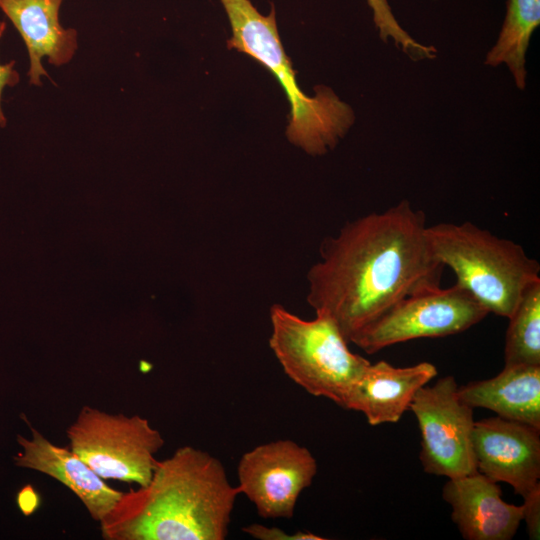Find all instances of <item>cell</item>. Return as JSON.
I'll list each match as a JSON object with an SVG mask.
<instances>
[{"mask_svg":"<svg viewBox=\"0 0 540 540\" xmlns=\"http://www.w3.org/2000/svg\"><path fill=\"white\" fill-rule=\"evenodd\" d=\"M523 499V520L526 522L528 536L532 540H538L540 535V486Z\"/></svg>","mask_w":540,"mask_h":540,"instance_id":"cell-20","label":"cell"},{"mask_svg":"<svg viewBox=\"0 0 540 540\" xmlns=\"http://www.w3.org/2000/svg\"><path fill=\"white\" fill-rule=\"evenodd\" d=\"M471 408H485L497 416L540 429V366H504L496 376L458 387Z\"/></svg>","mask_w":540,"mask_h":540,"instance_id":"cell-15","label":"cell"},{"mask_svg":"<svg viewBox=\"0 0 540 540\" xmlns=\"http://www.w3.org/2000/svg\"><path fill=\"white\" fill-rule=\"evenodd\" d=\"M16 503L22 514L29 516L39 507L40 497L34 487L27 484L17 492Z\"/></svg>","mask_w":540,"mask_h":540,"instance_id":"cell-22","label":"cell"},{"mask_svg":"<svg viewBox=\"0 0 540 540\" xmlns=\"http://www.w3.org/2000/svg\"><path fill=\"white\" fill-rule=\"evenodd\" d=\"M242 531L252 538L258 540H324L317 534L297 531L294 534H289L278 527H268L262 524L253 523L242 528Z\"/></svg>","mask_w":540,"mask_h":540,"instance_id":"cell-19","label":"cell"},{"mask_svg":"<svg viewBox=\"0 0 540 540\" xmlns=\"http://www.w3.org/2000/svg\"><path fill=\"white\" fill-rule=\"evenodd\" d=\"M429 362L395 367L381 360L369 364L349 390L343 408L361 412L372 425L396 423L410 408L417 391L436 375Z\"/></svg>","mask_w":540,"mask_h":540,"instance_id":"cell-13","label":"cell"},{"mask_svg":"<svg viewBox=\"0 0 540 540\" xmlns=\"http://www.w3.org/2000/svg\"><path fill=\"white\" fill-rule=\"evenodd\" d=\"M489 312L457 284L430 287L406 296L353 335V343L368 354L418 338L461 333Z\"/></svg>","mask_w":540,"mask_h":540,"instance_id":"cell-7","label":"cell"},{"mask_svg":"<svg viewBox=\"0 0 540 540\" xmlns=\"http://www.w3.org/2000/svg\"><path fill=\"white\" fill-rule=\"evenodd\" d=\"M476 471L508 483L523 498L540 486V429L499 416L475 421Z\"/></svg>","mask_w":540,"mask_h":540,"instance_id":"cell-10","label":"cell"},{"mask_svg":"<svg viewBox=\"0 0 540 540\" xmlns=\"http://www.w3.org/2000/svg\"><path fill=\"white\" fill-rule=\"evenodd\" d=\"M425 213L402 200L349 221L320 244L307 273V302L351 337L408 295L439 286L444 266L432 255Z\"/></svg>","mask_w":540,"mask_h":540,"instance_id":"cell-1","label":"cell"},{"mask_svg":"<svg viewBox=\"0 0 540 540\" xmlns=\"http://www.w3.org/2000/svg\"><path fill=\"white\" fill-rule=\"evenodd\" d=\"M231 27L229 49L259 62L277 79L290 103L288 140L310 155L333 148L354 122L352 108L330 88L318 86L313 97L299 87L279 37L274 6L261 14L250 0H220Z\"/></svg>","mask_w":540,"mask_h":540,"instance_id":"cell-3","label":"cell"},{"mask_svg":"<svg viewBox=\"0 0 540 540\" xmlns=\"http://www.w3.org/2000/svg\"><path fill=\"white\" fill-rule=\"evenodd\" d=\"M451 375L421 387L410 410L421 432L420 460L428 474L448 479L476 472L472 434L473 408L461 400Z\"/></svg>","mask_w":540,"mask_h":540,"instance_id":"cell-8","label":"cell"},{"mask_svg":"<svg viewBox=\"0 0 540 540\" xmlns=\"http://www.w3.org/2000/svg\"><path fill=\"white\" fill-rule=\"evenodd\" d=\"M66 435L70 449L97 475L146 486L165 441L140 415L107 413L83 406Z\"/></svg>","mask_w":540,"mask_h":540,"instance_id":"cell-6","label":"cell"},{"mask_svg":"<svg viewBox=\"0 0 540 540\" xmlns=\"http://www.w3.org/2000/svg\"><path fill=\"white\" fill-rule=\"evenodd\" d=\"M367 3L372 10L373 21L380 38L384 42L392 40L398 48L416 60L435 57L437 51L433 46L418 43L400 26L388 0H367Z\"/></svg>","mask_w":540,"mask_h":540,"instance_id":"cell-18","label":"cell"},{"mask_svg":"<svg viewBox=\"0 0 540 540\" xmlns=\"http://www.w3.org/2000/svg\"><path fill=\"white\" fill-rule=\"evenodd\" d=\"M317 461L288 439L258 445L237 464L238 489L263 518L291 519L300 494L312 484Z\"/></svg>","mask_w":540,"mask_h":540,"instance_id":"cell-9","label":"cell"},{"mask_svg":"<svg viewBox=\"0 0 540 540\" xmlns=\"http://www.w3.org/2000/svg\"><path fill=\"white\" fill-rule=\"evenodd\" d=\"M237 486L223 464L193 446L157 461L146 486L122 492L101 520L106 540H224Z\"/></svg>","mask_w":540,"mask_h":540,"instance_id":"cell-2","label":"cell"},{"mask_svg":"<svg viewBox=\"0 0 540 540\" xmlns=\"http://www.w3.org/2000/svg\"><path fill=\"white\" fill-rule=\"evenodd\" d=\"M452 521L467 540L512 539L523 521V505L505 502L500 486L479 472L451 478L442 490Z\"/></svg>","mask_w":540,"mask_h":540,"instance_id":"cell-11","label":"cell"},{"mask_svg":"<svg viewBox=\"0 0 540 540\" xmlns=\"http://www.w3.org/2000/svg\"><path fill=\"white\" fill-rule=\"evenodd\" d=\"M6 30V22L0 21V39L2 38L4 32ZM15 61L12 60L8 63L1 64L0 63V126L5 127L7 120L4 115V112L2 110V93L6 86H15L18 84L20 80V76L18 72L14 68Z\"/></svg>","mask_w":540,"mask_h":540,"instance_id":"cell-21","label":"cell"},{"mask_svg":"<svg viewBox=\"0 0 540 540\" xmlns=\"http://www.w3.org/2000/svg\"><path fill=\"white\" fill-rule=\"evenodd\" d=\"M21 417L29 426L32 438L17 435V442L23 452L13 457L15 465L59 481L80 499L93 520H103L120 499L122 492L108 486L70 447L53 444L31 426L24 414Z\"/></svg>","mask_w":540,"mask_h":540,"instance_id":"cell-12","label":"cell"},{"mask_svg":"<svg viewBox=\"0 0 540 540\" xmlns=\"http://www.w3.org/2000/svg\"><path fill=\"white\" fill-rule=\"evenodd\" d=\"M433 257L489 313L509 318L525 291L540 281L538 261L523 247L472 222L427 226Z\"/></svg>","mask_w":540,"mask_h":540,"instance_id":"cell-4","label":"cell"},{"mask_svg":"<svg viewBox=\"0 0 540 540\" xmlns=\"http://www.w3.org/2000/svg\"><path fill=\"white\" fill-rule=\"evenodd\" d=\"M305 320L280 304L270 308L269 346L285 374L309 394L343 408L346 396L370 362L348 348L324 312Z\"/></svg>","mask_w":540,"mask_h":540,"instance_id":"cell-5","label":"cell"},{"mask_svg":"<svg viewBox=\"0 0 540 540\" xmlns=\"http://www.w3.org/2000/svg\"><path fill=\"white\" fill-rule=\"evenodd\" d=\"M539 24L540 0H508L498 39L485 59L493 67L505 64L521 90L526 86V53Z\"/></svg>","mask_w":540,"mask_h":540,"instance_id":"cell-16","label":"cell"},{"mask_svg":"<svg viewBox=\"0 0 540 540\" xmlns=\"http://www.w3.org/2000/svg\"><path fill=\"white\" fill-rule=\"evenodd\" d=\"M508 319L504 366H540V281L525 291Z\"/></svg>","mask_w":540,"mask_h":540,"instance_id":"cell-17","label":"cell"},{"mask_svg":"<svg viewBox=\"0 0 540 540\" xmlns=\"http://www.w3.org/2000/svg\"><path fill=\"white\" fill-rule=\"evenodd\" d=\"M64 0H0V9L21 35L29 56V84L41 86V77L52 80L42 65L47 57L54 66L70 62L78 48V33L60 24Z\"/></svg>","mask_w":540,"mask_h":540,"instance_id":"cell-14","label":"cell"}]
</instances>
